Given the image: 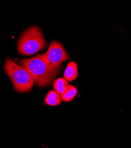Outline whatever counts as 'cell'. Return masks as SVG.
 Here are the masks:
<instances>
[{
  "instance_id": "ba28073f",
  "label": "cell",
  "mask_w": 131,
  "mask_h": 148,
  "mask_svg": "<svg viewBox=\"0 0 131 148\" xmlns=\"http://www.w3.org/2000/svg\"><path fill=\"white\" fill-rule=\"evenodd\" d=\"M77 94V90L73 85H70L67 90L61 95L62 100L65 102H70L72 101Z\"/></svg>"
},
{
  "instance_id": "8992f818",
  "label": "cell",
  "mask_w": 131,
  "mask_h": 148,
  "mask_svg": "<svg viewBox=\"0 0 131 148\" xmlns=\"http://www.w3.org/2000/svg\"><path fill=\"white\" fill-rule=\"evenodd\" d=\"M61 95L54 90L50 91L47 94L44 104L50 106H57L62 103Z\"/></svg>"
},
{
  "instance_id": "6da1fadb",
  "label": "cell",
  "mask_w": 131,
  "mask_h": 148,
  "mask_svg": "<svg viewBox=\"0 0 131 148\" xmlns=\"http://www.w3.org/2000/svg\"><path fill=\"white\" fill-rule=\"evenodd\" d=\"M20 64L31 74L39 87L49 85L59 72V69H53L49 65L45 53L30 59H21Z\"/></svg>"
},
{
  "instance_id": "5b68a950",
  "label": "cell",
  "mask_w": 131,
  "mask_h": 148,
  "mask_svg": "<svg viewBox=\"0 0 131 148\" xmlns=\"http://www.w3.org/2000/svg\"><path fill=\"white\" fill-rule=\"evenodd\" d=\"M78 77V70L77 64L75 62H69L64 71V79L67 82H71Z\"/></svg>"
},
{
  "instance_id": "3957f363",
  "label": "cell",
  "mask_w": 131,
  "mask_h": 148,
  "mask_svg": "<svg viewBox=\"0 0 131 148\" xmlns=\"http://www.w3.org/2000/svg\"><path fill=\"white\" fill-rule=\"evenodd\" d=\"M46 44L41 30L37 26H32L24 32L19 39L18 52L22 55H31L41 51Z\"/></svg>"
},
{
  "instance_id": "7a4b0ae2",
  "label": "cell",
  "mask_w": 131,
  "mask_h": 148,
  "mask_svg": "<svg viewBox=\"0 0 131 148\" xmlns=\"http://www.w3.org/2000/svg\"><path fill=\"white\" fill-rule=\"evenodd\" d=\"M4 69L17 92L25 93L31 91L35 81L24 68L7 56L4 63Z\"/></svg>"
},
{
  "instance_id": "277c9868",
  "label": "cell",
  "mask_w": 131,
  "mask_h": 148,
  "mask_svg": "<svg viewBox=\"0 0 131 148\" xmlns=\"http://www.w3.org/2000/svg\"><path fill=\"white\" fill-rule=\"evenodd\" d=\"M45 55L49 65L56 69H59L63 62L70 58L63 46L58 41L51 42Z\"/></svg>"
},
{
  "instance_id": "52a82bcc",
  "label": "cell",
  "mask_w": 131,
  "mask_h": 148,
  "mask_svg": "<svg viewBox=\"0 0 131 148\" xmlns=\"http://www.w3.org/2000/svg\"><path fill=\"white\" fill-rule=\"evenodd\" d=\"M69 84L68 82L64 78H58L55 81L53 84V88L54 91L62 95L64 94L69 88Z\"/></svg>"
}]
</instances>
